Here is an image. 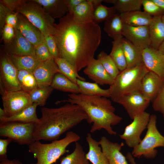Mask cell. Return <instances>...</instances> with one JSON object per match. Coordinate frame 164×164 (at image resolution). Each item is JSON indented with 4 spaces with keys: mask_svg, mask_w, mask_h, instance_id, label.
I'll use <instances>...</instances> for the list:
<instances>
[{
    "mask_svg": "<svg viewBox=\"0 0 164 164\" xmlns=\"http://www.w3.org/2000/svg\"><path fill=\"white\" fill-rule=\"evenodd\" d=\"M54 37L60 57L71 64L78 72L94 59L100 44L101 31L93 21L80 24L68 12L55 26Z\"/></svg>",
    "mask_w": 164,
    "mask_h": 164,
    "instance_id": "cell-1",
    "label": "cell"
},
{
    "mask_svg": "<svg viewBox=\"0 0 164 164\" xmlns=\"http://www.w3.org/2000/svg\"><path fill=\"white\" fill-rule=\"evenodd\" d=\"M41 111V117L33 134L34 141L58 140L62 134L87 119L79 106L69 103L57 108L43 107Z\"/></svg>",
    "mask_w": 164,
    "mask_h": 164,
    "instance_id": "cell-2",
    "label": "cell"
},
{
    "mask_svg": "<svg viewBox=\"0 0 164 164\" xmlns=\"http://www.w3.org/2000/svg\"><path fill=\"white\" fill-rule=\"evenodd\" d=\"M67 96V99L63 101L77 105L83 109L87 116V122L92 124L91 133L104 129L110 135L117 134L112 126L118 124L122 118L115 114V108L110 100L105 97L80 94H70Z\"/></svg>",
    "mask_w": 164,
    "mask_h": 164,
    "instance_id": "cell-3",
    "label": "cell"
},
{
    "mask_svg": "<svg viewBox=\"0 0 164 164\" xmlns=\"http://www.w3.org/2000/svg\"><path fill=\"white\" fill-rule=\"evenodd\" d=\"M80 136L73 131H68L65 136L60 140L52 141L49 143H42L34 141L29 146V152L36 159L31 164H53L61 156L67 152L66 148L70 144L78 142Z\"/></svg>",
    "mask_w": 164,
    "mask_h": 164,
    "instance_id": "cell-4",
    "label": "cell"
},
{
    "mask_svg": "<svg viewBox=\"0 0 164 164\" xmlns=\"http://www.w3.org/2000/svg\"><path fill=\"white\" fill-rule=\"evenodd\" d=\"M149 71L143 63L120 71L109 88L111 101L118 103L124 96L139 91L142 79Z\"/></svg>",
    "mask_w": 164,
    "mask_h": 164,
    "instance_id": "cell-5",
    "label": "cell"
},
{
    "mask_svg": "<svg viewBox=\"0 0 164 164\" xmlns=\"http://www.w3.org/2000/svg\"><path fill=\"white\" fill-rule=\"evenodd\" d=\"M15 12L24 15L40 31L43 36L54 35L56 24L54 19L46 13L41 5L33 0H26Z\"/></svg>",
    "mask_w": 164,
    "mask_h": 164,
    "instance_id": "cell-6",
    "label": "cell"
},
{
    "mask_svg": "<svg viewBox=\"0 0 164 164\" xmlns=\"http://www.w3.org/2000/svg\"><path fill=\"white\" fill-rule=\"evenodd\" d=\"M157 117L155 114L150 115L146 134L139 144L133 148L131 153L134 157L143 156L147 159L155 158L158 147H164V136L158 130L156 126Z\"/></svg>",
    "mask_w": 164,
    "mask_h": 164,
    "instance_id": "cell-7",
    "label": "cell"
},
{
    "mask_svg": "<svg viewBox=\"0 0 164 164\" xmlns=\"http://www.w3.org/2000/svg\"><path fill=\"white\" fill-rule=\"evenodd\" d=\"M36 123L9 121L0 122V136L21 145H29L34 141Z\"/></svg>",
    "mask_w": 164,
    "mask_h": 164,
    "instance_id": "cell-8",
    "label": "cell"
},
{
    "mask_svg": "<svg viewBox=\"0 0 164 164\" xmlns=\"http://www.w3.org/2000/svg\"><path fill=\"white\" fill-rule=\"evenodd\" d=\"M3 109L6 117L21 112L33 103L29 94L22 90L7 91L0 87Z\"/></svg>",
    "mask_w": 164,
    "mask_h": 164,
    "instance_id": "cell-9",
    "label": "cell"
},
{
    "mask_svg": "<svg viewBox=\"0 0 164 164\" xmlns=\"http://www.w3.org/2000/svg\"><path fill=\"white\" fill-rule=\"evenodd\" d=\"M150 115L145 111L136 116L131 123L125 127L123 134L119 135L128 146L133 148L140 142L141 135L147 128Z\"/></svg>",
    "mask_w": 164,
    "mask_h": 164,
    "instance_id": "cell-10",
    "label": "cell"
},
{
    "mask_svg": "<svg viewBox=\"0 0 164 164\" xmlns=\"http://www.w3.org/2000/svg\"><path fill=\"white\" fill-rule=\"evenodd\" d=\"M0 87L7 91L22 90L18 79V69L5 51L0 55Z\"/></svg>",
    "mask_w": 164,
    "mask_h": 164,
    "instance_id": "cell-11",
    "label": "cell"
},
{
    "mask_svg": "<svg viewBox=\"0 0 164 164\" xmlns=\"http://www.w3.org/2000/svg\"><path fill=\"white\" fill-rule=\"evenodd\" d=\"M151 101L139 91H136L123 96L118 103L121 105L131 119L137 115L145 111Z\"/></svg>",
    "mask_w": 164,
    "mask_h": 164,
    "instance_id": "cell-12",
    "label": "cell"
},
{
    "mask_svg": "<svg viewBox=\"0 0 164 164\" xmlns=\"http://www.w3.org/2000/svg\"><path fill=\"white\" fill-rule=\"evenodd\" d=\"M122 35L125 39L142 50L150 46L148 26L135 27L124 24Z\"/></svg>",
    "mask_w": 164,
    "mask_h": 164,
    "instance_id": "cell-13",
    "label": "cell"
},
{
    "mask_svg": "<svg viewBox=\"0 0 164 164\" xmlns=\"http://www.w3.org/2000/svg\"><path fill=\"white\" fill-rule=\"evenodd\" d=\"M60 71L54 58L42 62L36 68L33 73L39 87L51 86L55 75Z\"/></svg>",
    "mask_w": 164,
    "mask_h": 164,
    "instance_id": "cell-14",
    "label": "cell"
},
{
    "mask_svg": "<svg viewBox=\"0 0 164 164\" xmlns=\"http://www.w3.org/2000/svg\"><path fill=\"white\" fill-rule=\"evenodd\" d=\"M143 64L150 71L164 78V54L151 46L142 51Z\"/></svg>",
    "mask_w": 164,
    "mask_h": 164,
    "instance_id": "cell-15",
    "label": "cell"
},
{
    "mask_svg": "<svg viewBox=\"0 0 164 164\" xmlns=\"http://www.w3.org/2000/svg\"><path fill=\"white\" fill-rule=\"evenodd\" d=\"M5 51L16 55H36L35 47L17 29L15 35L9 43L5 44Z\"/></svg>",
    "mask_w": 164,
    "mask_h": 164,
    "instance_id": "cell-16",
    "label": "cell"
},
{
    "mask_svg": "<svg viewBox=\"0 0 164 164\" xmlns=\"http://www.w3.org/2000/svg\"><path fill=\"white\" fill-rule=\"evenodd\" d=\"M164 82V78L149 71L142 78L139 91L151 101L156 97Z\"/></svg>",
    "mask_w": 164,
    "mask_h": 164,
    "instance_id": "cell-17",
    "label": "cell"
},
{
    "mask_svg": "<svg viewBox=\"0 0 164 164\" xmlns=\"http://www.w3.org/2000/svg\"><path fill=\"white\" fill-rule=\"evenodd\" d=\"M99 142L109 164H128L126 157L120 151L124 145L123 142L114 143L105 136L102 137Z\"/></svg>",
    "mask_w": 164,
    "mask_h": 164,
    "instance_id": "cell-18",
    "label": "cell"
},
{
    "mask_svg": "<svg viewBox=\"0 0 164 164\" xmlns=\"http://www.w3.org/2000/svg\"><path fill=\"white\" fill-rule=\"evenodd\" d=\"M16 29L35 47L44 41V36L40 31L21 13H18Z\"/></svg>",
    "mask_w": 164,
    "mask_h": 164,
    "instance_id": "cell-19",
    "label": "cell"
},
{
    "mask_svg": "<svg viewBox=\"0 0 164 164\" xmlns=\"http://www.w3.org/2000/svg\"><path fill=\"white\" fill-rule=\"evenodd\" d=\"M88 77L98 85H108L113 83L114 79L104 69L100 61L94 59L83 71Z\"/></svg>",
    "mask_w": 164,
    "mask_h": 164,
    "instance_id": "cell-20",
    "label": "cell"
},
{
    "mask_svg": "<svg viewBox=\"0 0 164 164\" xmlns=\"http://www.w3.org/2000/svg\"><path fill=\"white\" fill-rule=\"evenodd\" d=\"M54 19L61 18L68 12L66 0H33Z\"/></svg>",
    "mask_w": 164,
    "mask_h": 164,
    "instance_id": "cell-21",
    "label": "cell"
},
{
    "mask_svg": "<svg viewBox=\"0 0 164 164\" xmlns=\"http://www.w3.org/2000/svg\"><path fill=\"white\" fill-rule=\"evenodd\" d=\"M162 16H153L148 26L150 46L158 49L164 41V24Z\"/></svg>",
    "mask_w": 164,
    "mask_h": 164,
    "instance_id": "cell-22",
    "label": "cell"
},
{
    "mask_svg": "<svg viewBox=\"0 0 164 164\" xmlns=\"http://www.w3.org/2000/svg\"><path fill=\"white\" fill-rule=\"evenodd\" d=\"M86 140L89 150L86 157L92 164H109L108 160L102 151L99 141L94 139L91 133H88Z\"/></svg>",
    "mask_w": 164,
    "mask_h": 164,
    "instance_id": "cell-23",
    "label": "cell"
},
{
    "mask_svg": "<svg viewBox=\"0 0 164 164\" xmlns=\"http://www.w3.org/2000/svg\"><path fill=\"white\" fill-rule=\"evenodd\" d=\"M122 47L126 61L127 68L143 63L142 50L137 47L125 38L122 40Z\"/></svg>",
    "mask_w": 164,
    "mask_h": 164,
    "instance_id": "cell-24",
    "label": "cell"
},
{
    "mask_svg": "<svg viewBox=\"0 0 164 164\" xmlns=\"http://www.w3.org/2000/svg\"><path fill=\"white\" fill-rule=\"evenodd\" d=\"M124 24L135 27L148 26L153 16L145 12L135 11L120 14Z\"/></svg>",
    "mask_w": 164,
    "mask_h": 164,
    "instance_id": "cell-25",
    "label": "cell"
},
{
    "mask_svg": "<svg viewBox=\"0 0 164 164\" xmlns=\"http://www.w3.org/2000/svg\"><path fill=\"white\" fill-rule=\"evenodd\" d=\"M94 9L91 0H84L73 11L72 16L74 20L80 24L93 21Z\"/></svg>",
    "mask_w": 164,
    "mask_h": 164,
    "instance_id": "cell-26",
    "label": "cell"
},
{
    "mask_svg": "<svg viewBox=\"0 0 164 164\" xmlns=\"http://www.w3.org/2000/svg\"><path fill=\"white\" fill-rule=\"evenodd\" d=\"M8 54L17 69L26 70L33 73L42 62L36 55H16Z\"/></svg>",
    "mask_w": 164,
    "mask_h": 164,
    "instance_id": "cell-27",
    "label": "cell"
},
{
    "mask_svg": "<svg viewBox=\"0 0 164 164\" xmlns=\"http://www.w3.org/2000/svg\"><path fill=\"white\" fill-rule=\"evenodd\" d=\"M38 106L36 103H33L21 112L13 116L0 118V122L14 121L37 123L39 120L36 113V108Z\"/></svg>",
    "mask_w": 164,
    "mask_h": 164,
    "instance_id": "cell-28",
    "label": "cell"
},
{
    "mask_svg": "<svg viewBox=\"0 0 164 164\" xmlns=\"http://www.w3.org/2000/svg\"><path fill=\"white\" fill-rule=\"evenodd\" d=\"M124 26L120 14L117 12L105 21L104 29L108 36L114 39L123 36Z\"/></svg>",
    "mask_w": 164,
    "mask_h": 164,
    "instance_id": "cell-29",
    "label": "cell"
},
{
    "mask_svg": "<svg viewBox=\"0 0 164 164\" xmlns=\"http://www.w3.org/2000/svg\"><path fill=\"white\" fill-rule=\"evenodd\" d=\"M77 84L79 88L80 94H82L108 98L111 97L109 88L107 89H102L95 83H91L77 79Z\"/></svg>",
    "mask_w": 164,
    "mask_h": 164,
    "instance_id": "cell-30",
    "label": "cell"
},
{
    "mask_svg": "<svg viewBox=\"0 0 164 164\" xmlns=\"http://www.w3.org/2000/svg\"><path fill=\"white\" fill-rule=\"evenodd\" d=\"M123 36L117 38L112 42V46L109 55L120 71L127 68V64L124 52L122 40Z\"/></svg>",
    "mask_w": 164,
    "mask_h": 164,
    "instance_id": "cell-31",
    "label": "cell"
},
{
    "mask_svg": "<svg viewBox=\"0 0 164 164\" xmlns=\"http://www.w3.org/2000/svg\"><path fill=\"white\" fill-rule=\"evenodd\" d=\"M51 86L54 89L70 94H80V90L77 85L61 73H58L55 75Z\"/></svg>",
    "mask_w": 164,
    "mask_h": 164,
    "instance_id": "cell-32",
    "label": "cell"
},
{
    "mask_svg": "<svg viewBox=\"0 0 164 164\" xmlns=\"http://www.w3.org/2000/svg\"><path fill=\"white\" fill-rule=\"evenodd\" d=\"M143 0H104L106 3L113 4L117 12L122 14L140 10Z\"/></svg>",
    "mask_w": 164,
    "mask_h": 164,
    "instance_id": "cell-33",
    "label": "cell"
},
{
    "mask_svg": "<svg viewBox=\"0 0 164 164\" xmlns=\"http://www.w3.org/2000/svg\"><path fill=\"white\" fill-rule=\"evenodd\" d=\"M82 146L76 142L73 151L62 158L60 164H90Z\"/></svg>",
    "mask_w": 164,
    "mask_h": 164,
    "instance_id": "cell-34",
    "label": "cell"
},
{
    "mask_svg": "<svg viewBox=\"0 0 164 164\" xmlns=\"http://www.w3.org/2000/svg\"><path fill=\"white\" fill-rule=\"evenodd\" d=\"M18 79L22 90L29 94L38 87L36 80L32 72L18 69Z\"/></svg>",
    "mask_w": 164,
    "mask_h": 164,
    "instance_id": "cell-35",
    "label": "cell"
},
{
    "mask_svg": "<svg viewBox=\"0 0 164 164\" xmlns=\"http://www.w3.org/2000/svg\"><path fill=\"white\" fill-rule=\"evenodd\" d=\"M54 60L60 73L72 82L77 84V79L85 80V78L79 75L74 67L66 60L59 57L55 58Z\"/></svg>",
    "mask_w": 164,
    "mask_h": 164,
    "instance_id": "cell-36",
    "label": "cell"
},
{
    "mask_svg": "<svg viewBox=\"0 0 164 164\" xmlns=\"http://www.w3.org/2000/svg\"><path fill=\"white\" fill-rule=\"evenodd\" d=\"M53 90L51 86L37 87L29 93L31 102L37 104L38 106H43Z\"/></svg>",
    "mask_w": 164,
    "mask_h": 164,
    "instance_id": "cell-37",
    "label": "cell"
},
{
    "mask_svg": "<svg viewBox=\"0 0 164 164\" xmlns=\"http://www.w3.org/2000/svg\"><path fill=\"white\" fill-rule=\"evenodd\" d=\"M97 59L107 72L114 79L120 71L109 55L102 51L98 55Z\"/></svg>",
    "mask_w": 164,
    "mask_h": 164,
    "instance_id": "cell-38",
    "label": "cell"
},
{
    "mask_svg": "<svg viewBox=\"0 0 164 164\" xmlns=\"http://www.w3.org/2000/svg\"><path fill=\"white\" fill-rule=\"evenodd\" d=\"M117 12L114 6L108 7L100 4L94 7L93 21L98 24L108 20Z\"/></svg>",
    "mask_w": 164,
    "mask_h": 164,
    "instance_id": "cell-39",
    "label": "cell"
},
{
    "mask_svg": "<svg viewBox=\"0 0 164 164\" xmlns=\"http://www.w3.org/2000/svg\"><path fill=\"white\" fill-rule=\"evenodd\" d=\"M144 11L152 16H162L164 11L152 0H143L142 3Z\"/></svg>",
    "mask_w": 164,
    "mask_h": 164,
    "instance_id": "cell-40",
    "label": "cell"
},
{
    "mask_svg": "<svg viewBox=\"0 0 164 164\" xmlns=\"http://www.w3.org/2000/svg\"><path fill=\"white\" fill-rule=\"evenodd\" d=\"M44 42L52 57L54 59L60 57L57 43L54 36L47 35L44 36Z\"/></svg>",
    "mask_w": 164,
    "mask_h": 164,
    "instance_id": "cell-41",
    "label": "cell"
},
{
    "mask_svg": "<svg viewBox=\"0 0 164 164\" xmlns=\"http://www.w3.org/2000/svg\"><path fill=\"white\" fill-rule=\"evenodd\" d=\"M154 110L160 112L164 119V82L156 97L152 101Z\"/></svg>",
    "mask_w": 164,
    "mask_h": 164,
    "instance_id": "cell-42",
    "label": "cell"
},
{
    "mask_svg": "<svg viewBox=\"0 0 164 164\" xmlns=\"http://www.w3.org/2000/svg\"><path fill=\"white\" fill-rule=\"evenodd\" d=\"M35 55L42 62L53 58L50 54L46 44L44 42L35 47Z\"/></svg>",
    "mask_w": 164,
    "mask_h": 164,
    "instance_id": "cell-43",
    "label": "cell"
},
{
    "mask_svg": "<svg viewBox=\"0 0 164 164\" xmlns=\"http://www.w3.org/2000/svg\"><path fill=\"white\" fill-rule=\"evenodd\" d=\"M15 30L12 26L5 24L1 33L5 44L9 43L13 39L15 35Z\"/></svg>",
    "mask_w": 164,
    "mask_h": 164,
    "instance_id": "cell-44",
    "label": "cell"
},
{
    "mask_svg": "<svg viewBox=\"0 0 164 164\" xmlns=\"http://www.w3.org/2000/svg\"><path fill=\"white\" fill-rule=\"evenodd\" d=\"M13 12L4 4L0 3V30L1 33L5 24L7 15Z\"/></svg>",
    "mask_w": 164,
    "mask_h": 164,
    "instance_id": "cell-45",
    "label": "cell"
},
{
    "mask_svg": "<svg viewBox=\"0 0 164 164\" xmlns=\"http://www.w3.org/2000/svg\"><path fill=\"white\" fill-rule=\"evenodd\" d=\"M26 0H1L0 2L4 4L13 12L17 9Z\"/></svg>",
    "mask_w": 164,
    "mask_h": 164,
    "instance_id": "cell-46",
    "label": "cell"
},
{
    "mask_svg": "<svg viewBox=\"0 0 164 164\" xmlns=\"http://www.w3.org/2000/svg\"><path fill=\"white\" fill-rule=\"evenodd\" d=\"M12 142L11 139H0V161L7 158V148L8 145Z\"/></svg>",
    "mask_w": 164,
    "mask_h": 164,
    "instance_id": "cell-47",
    "label": "cell"
},
{
    "mask_svg": "<svg viewBox=\"0 0 164 164\" xmlns=\"http://www.w3.org/2000/svg\"><path fill=\"white\" fill-rule=\"evenodd\" d=\"M18 12H15L9 13L6 19L5 24L11 26L16 29L18 21Z\"/></svg>",
    "mask_w": 164,
    "mask_h": 164,
    "instance_id": "cell-48",
    "label": "cell"
},
{
    "mask_svg": "<svg viewBox=\"0 0 164 164\" xmlns=\"http://www.w3.org/2000/svg\"><path fill=\"white\" fill-rule=\"evenodd\" d=\"M84 0H66L68 13L72 15L73 11Z\"/></svg>",
    "mask_w": 164,
    "mask_h": 164,
    "instance_id": "cell-49",
    "label": "cell"
},
{
    "mask_svg": "<svg viewBox=\"0 0 164 164\" xmlns=\"http://www.w3.org/2000/svg\"><path fill=\"white\" fill-rule=\"evenodd\" d=\"M0 164H23L18 160L9 159L7 158L0 161Z\"/></svg>",
    "mask_w": 164,
    "mask_h": 164,
    "instance_id": "cell-50",
    "label": "cell"
},
{
    "mask_svg": "<svg viewBox=\"0 0 164 164\" xmlns=\"http://www.w3.org/2000/svg\"><path fill=\"white\" fill-rule=\"evenodd\" d=\"M126 157L127 159L129 161L130 164H136L135 161L134 157L131 153H128Z\"/></svg>",
    "mask_w": 164,
    "mask_h": 164,
    "instance_id": "cell-51",
    "label": "cell"
},
{
    "mask_svg": "<svg viewBox=\"0 0 164 164\" xmlns=\"http://www.w3.org/2000/svg\"><path fill=\"white\" fill-rule=\"evenodd\" d=\"M152 1L164 11V0H152Z\"/></svg>",
    "mask_w": 164,
    "mask_h": 164,
    "instance_id": "cell-52",
    "label": "cell"
},
{
    "mask_svg": "<svg viewBox=\"0 0 164 164\" xmlns=\"http://www.w3.org/2000/svg\"><path fill=\"white\" fill-rule=\"evenodd\" d=\"M5 113L3 109L0 108V118L6 117Z\"/></svg>",
    "mask_w": 164,
    "mask_h": 164,
    "instance_id": "cell-53",
    "label": "cell"
},
{
    "mask_svg": "<svg viewBox=\"0 0 164 164\" xmlns=\"http://www.w3.org/2000/svg\"><path fill=\"white\" fill-rule=\"evenodd\" d=\"M158 50L162 53L164 54V41L159 46Z\"/></svg>",
    "mask_w": 164,
    "mask_h": 164,
    "instance_id": "cell-54",
    "label": "cell"
},
{
    "mask_svg": "<svg viewBox=\"0 0 164 164\" xmlns=\"http://www.w3.org/2000/svg\"><path fill=\"white\" fill-rule=\"evenodd\" d=\"M162 21L164 24V14L162 16Z\"/></svg>",
    "mask_w": 164,
    "mask_h": 164,
    "instance_id": "cell-55",
    "label": "cell"
}]
</instances>
